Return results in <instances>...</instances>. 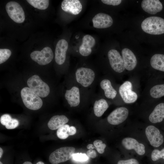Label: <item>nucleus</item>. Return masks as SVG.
I'll list each match as a JSON object with an SVG mask.
<instances>
[{
    "label": "nucleus",
    "mask_w": 164,
    "mask_h": 164,
    "mask_svg": "<svg viewBox=\"0 0 164 164\" xmlns=\"http://www.w3.org/2000/svg\"><path fill=\"white\" fill-rule=\"evenodd\" d=\"M6 11L10 18L17 23H22L25 19L23 10L19 4L15 1L8 2L5 6Z\"/></svg>",
    "instance_id": "obj_5"
},
{
    "label": "nucleus",
    "mask_w": 164,
    "mask_h": 164,
    "mask_svg": "<svg viewBox=\"0 0 164 164\" xmlns=\"http://www.w3.org/2000/svg\"><path fill=\"white\" fill-rule=\"evenodd\" d=\"M100 85L101 88L104 90V94L107 98L113 99L115 97L117 92L112 86L109 80H103L101 82Z\"/></svg>",
    "instance_id": "obj_22"
},
{
    "label": "nucleus",
    "mask_w": 164,
    "mask_h": 164,
    "mask_svg": "<svg viewBox=\"0 0 164 164\" xmlns=\"http://www.w3.org/2000/svg\"><path fill=\"white\" fill-rule=\"evenodd\" d=\"M76 129L73 126L70 127L68 132L69 135H73L76 133Z\"/></svg>",
    "instance_id": "obj_37"
},
{
    "label": "nucleus",
    "mask_w": 164,
    "mask_h": 164,
    "mask_svg": "<svg viewBox=\"0 0 164 164\" xmlns=\"http://www.w3.org/2000/svg\"><path fill=\"white\" fill-rule=\"evenodd\" d=\"M68 121V118L64 115H56L50 119L47 125L50 129L55 130L64 125Z\"/></svg>",
    "instance_id": "obj_21"
},
{
    "label": "nucleus",
    "mask_w": 164,
    "mask_h": 164,
    "mask_svg": "<svg viewBox=\"0 0 164 164\" xmlns=\"http://www.w3.org/2000/svg\"><path fill=\"white\" fill-rule=\"evenodd\" d=\"M11 52L10 50L6 49H0V64L5 62L10 57Z\"/></svg>",
    "instance_id": "obj_28"
},
{
    "label": "nucleus",
    "mask_w": 164,
    "mask_h": 164,
    "mask_svg": "<svg viewBox=\"0 0 164 164\" xmlns=\"http://www.w3.org/2000/svg\"><path fill=\"white\" fill-rule=\"evenodd\" d=\"M101 1L104 4L114 6L118 5L121 2V0H102Z\"/></svg>",
    "instance_id": "obj_34"
},
{
    "label": "nucleus",
    "mask_w": 164,
    "mask_h": 164,
    "mask_svg": "<svg viewBox=\"0 0 164 164\" xmlns=\"http://www.w3.org/2000/svg\"><path fill=\"white\" fill-rule=\"evenodd\" d=\"M22 164H32L30 162L26 161L24 162Z\"/></svg>",
    "instance_id": "obj_41"
},
{
    "label": "nucleus",
    "mask_w": 164,
    "mask_h": 164,
    "mask_svg": "<svg viewBox=\"0 0 164 164\" xmlns=\"http://www.w3.org/2000/svg\"><path fill=\"white\" fill-rule=\"evenodd\" d=\"M117 164H139V163L136 159L132 158L126 160H119Z\"/></svg>",
    "instance_id": "obj_33"
},
{
    "label": "nucleus",
    "mask_w": 164,
    "mask_h": 164,
    "mask_svg": "<svg viewBox=\"0 0 164 164\" xmlns=\"http://www.w3.org/2000/svg\"><path fill=\"white\" fill-rule=\"evenodd\" d=\"M26 1L34 8L40 10L46 9L49 4L48 0H27Z\"/></svg>",
    "instance_id": "obj_26"
},
{
    "label": "nucleus",
    "mask_w": 164,
    "mask_h": 164,
    "mask_svg": "<svg viewBox=\"0 0 164 164\" xmlns=\"http://www.w3.org/2000/svg\"><path fill=\"white\" fill-rule=\"evenodd\" d=\"M3 153V150L0 147V158H1V157Z\"/></svg>",
    "instance_id": "obj_40"
},
{
    "label": "nucleus",
    "mask_w": 164,
    "mask_h": 164,
    "mask_svg": "<svg viewBox=\"0 0 164 164\" xmlns=\"http://www.w3.org/2000/svg\"><path fill=\"white\" fill-rule=\"evenodd\" d=\"M93 26L96 28H106L110 27L113 23L111 17L108 14L100 13L93 18Z\"/></svg>",
    "instance_id": "obj_12"
},
{
    "label": "nucleus",
    "mask_w": 164,
    "mask_h": 164,
    "mask_svg": "<svg viewBox=\"0 0 164 164\" xmlns=\"http://www.w3.org/2000/svg\"><path fill=\"white\" fill-rule=\"evenodd\" d=\"M36 164H44V163L42 162L39 161L37 162Z\"/></svg>",
    "instance_id": "obj_42"
},
{
    "label": "nucleus",
    "mask_w": 164,
    "mask_h": 164,
    "mask_svg": "<svg viewBox=\"0 0 164 164\" xmlns=\"http://www.w3.org/2000/svg\"><path fill=\"white\" fill-rule=\"evenodd\" d=\"M19 125V121L16 119L12 118L5 126L7 129H13L16 128Z\"/></svg>",
    "instance_id": "obj_32"
},
{
    "label": "nucleus",
    "mask_w": 164,
    "mask_h": 164,
    "mask_svg": "<svg viewBox=\"0 0 164 164\" xmlns=\"http://www.w3.org/2000/svg\"><path fill=\"white\" fill-rule=\"evenodd\" d=\"M121 142L125 149L128 150L133 149L139 155H143L145 153L144 145L138 142L134 138L130 137L125 138L123 139Z\"/></svg>",
    "instance_id": "obj_13"
},
{
    "label": "nucleus",
    "mask_w": 164,
    "mask_h": 164,
    "mask_svg": "<svg viewBox=\"0 0 164 164\" xmlns=\"http://www.w3.org/2000/svg\"><path fill=\"white\" fill-rule=\"evenodd\" d=\"M150 64L153 68L164 72V55H154L151 58Z\"/></svg>",
    "instance_id": "obj_24"
},
{
    "label": "nucleus",
    "mask_w": 164,
    "mask_h": 164,
    "mask_svg": "<svg viewBox=\"0 0 164 164\" xmlns=\"http://www.w3.org/2000/svg\"><path fill=\"white\" fill-rule=\"evenodd\" d=\"M68 47V43L64 39H60L57 43L55 50V60L57 64L62 65L64 62Z\"/></svg>",
    "instance_id": "obj_14"
},
{
    "label": "nucleus",
    "mask_w": 164,
    "mask_h": 164,
    "mask_svg": "<svg viewBox=\"0 0 164 164\" xmlns=\"http://www.w3.org/2000/svg\"><path fill=\"white\" fill-rule=\"evenodd\" d=\"M106 146V145L105 143H103L100 147L96 149L99 153L102 154L104 152V149Z\"/></svg>",
    "instance_id": "obj_36"
},
{
    "label": "nucleus",
    "mask_w": 164,
    "mask_h": 164,
    "mask_svg": "<svg viewBox=\"0 0 164 164\" xmlns=\"http://www.w3.org/2000/svg\"><path fill=\"white\" fill-rule=\"evenodd\" d=\"M27 84L29 87L39 97H45L49 94V86L37 75H35L29 78Z\"/></svg>",
    "instance_id": "obj_3"
},
{
    "label": "nucleus",
    "mask_w": 164,
    "mask_h": 164,
    "mask_svg": "<svg viewBox=\"0 0 164 164\" xmlns=\"http://www.w3.org/2000/svg\"><path fill=\"white\" fill-rule=\"evenodd\" d=\"M141 28L145 32L152 35L164 33V19L157 16H151L144 20Z\"/></svg>",
    "instance_id": "obj_1"
},
{
    "label": "nucleus",
    "mask_w": 164,
    "mask_h": 164,
    "mask_svg": "<svg viewBox=\"0 0 164 164\" xmlns=\"http://www.w3.org/2000/svg\"><path fill=\"white\" fill-rule=\"evenodd\" d=\"M108 57L112 69L118 73H121L125 69L122 57L117 50L112 49L108 53Z\"/></svg>",
    "instance_id": "obj_10"
},
{
    "label": "nucleus",
    "mask_w": 164,
    "mask_h": 164,
    "mask_svg": "<svg viewBox=\"0 0 164 164\" xmlns=\"http://www.w3.org/2000/svg\"><path fill=\"white\" fill-rule=\"evenodd\" d=\"M87 155L89 157L94 159L96 157L97 153L95 150H89L87 152Z\"/></svg>",
    "instance_id": "obj_35"
},
{
    "label": "nucleus",
    "mask_w": 164,
    "mask_h": 164,
    "mask_svg": "<svg viewBox=\"0 0 164 164\" xmlns=\"http://www.w3.org/2000/svg\"><path fill=\"white\" fill-rule=\"evenodd\" d=\"M69 128V125L65 124L58 128L56 132L57 136L61 139L67 138L69 136L68 132Z\"/></svg>",
    "instance_id": "obj_27"
},
{
    "label": "nucleus",
    "mask_w": 164,
    "mask_h": 164,
    "mask_svg": "<svg viewBox=\"0 0 164 164\" xmlns=\"http://www.w3.org/2000/svg\"><path fill=\"white\" fill-rule=\"evenodd\" d=\"M121 53L125 68L129 71L133 70L137 64V59L134 53L126 48L122 50Z\"/></svg>",
    "instance_id": "obj_16"
},
{
    "label": "nucleus",
    "mask_w": 164,
    "mask_h": 164,
    "mask_svg": "<svg viewBox=\"0 0 164 164\" xmlns=\"http://www.w3.org/2000/svg\"><path fill=\"white\" fill-rule=\"evenodd\" d=\"M103 143L102 141L100 140H96L93 142L94 145L96 149L100 147Z\"/></svg>",
    "instance_id": "obj_38"
},
{
    "label": "nucleus",
    "mask_w": 164,
    "mask_h": 164,
    "mask_svg": "<svg viewBox=\"0 0 164 164\" xmlns=\"http://www.w3.org/2000/svg\"><path fill=\"white\" fill-rule=\"evenodd\" d=\"M61 7L64 12L77 15L82 10V5L78 0H64L61 3Z\"/></svg>",
    "instance_id": "obj_15"
},
{
    "label": "nucleus",
    "mask_w": 164,
    "mask_h": 164,
    "mask_svg": "<svg viewBox=\"0 0 164 164\" xmlns=\"http://www.w3.org/2000/svg\"><path fill=\"white\" fill-rule=\"evenodd\" d=\"M0 164H3L2 163V162L1 161H0Z\"/></svg>",
    "instance_id": "obj_43"
},
{
    "label": "nucleus",
    "mask_w": 164,
    "mask_h": 164,
    "mask_svg": "<svg viewBox=\"0 0 164 164\" xmlns=\"http://www.w3.org/2000/svg\"><path fill=\"white\" fill-rule=\"evenodd\" d=\"M31 58L39 64L44 65L49 63L52 60L53 54L49 47L44 48L40 51H35L30 55Z\"/></svg>",
    "instance_id": "obj_6"
},
{
    "label": "nucleus",
    "mask_w": 164,
    "mask_h": 164,
    "mask_svg": "<svg viewBox=\"0 0 164 164\" xmlns=\"http://www.w3.org/2000/svg\"><path fill=\"white\" fill-rule=\"evenodd\" d=\"M12 119V118L9 114H4L1 117L0 122L2 125L5 126Z\"/></svg>",
    "instance_id": "obj_31"
},
{
    "label": "nucleus",
    "mask_w": 164,
    "mask_h": 164,
    "mask_svg": "<svg viewBox=\"0 0 164 164\" xmlns=\"http://www.w3.org/2000/svg\"><path fill=\"white\" fill-rule=\"evenodd\" d=\"M147 138L151 145L157 147L163 143L164 138L159 130L153 125L147 126L145 130Z\"/></svg>",
    "instance_id": "obj_8"
},
{
    "label": "nucleus",
    "mask_w": 164,
    "mask_h": 164,
    "mask_svg": "<svg viewBox=\"0 0 164 164\" xmlns=\"http://www.w3.org/2000/svg\"><path fill=\"white\" fill-rule=\"evenodd\" d=\"M151 157L152 160L154 161L161 158L164 159V148L160 151L157 149L154 150L152 152Z\"/></svg>",
    "instance_id": "obj_29"
},
{
    "label": "nucleus",
    "mask_w": 164,
    "mask_h": 164,
    "mask_svg": "<svg viewBox=\"0 0 164 164\" xmlns=\"http://www.w3.org/2000/svg\"><path fill=\"white\" fill-rule=\"evenodd\" d=\"M128 110L126 108L121 107L115 109L108 116L107 120L110 124L117 125L124 122L128 115Z\"/></svg>",
    "instance_id": "obj_11"
},
{
    "label": "nucleus",
    "mask_w": 164,
    "mask_h": 164,
    "mask_svg": "<svg viewBox=\"0 0 164 164\" xmlns=\"http://www.w3.org/2000/svg\"><path fill=\"white\" fill-rule=\"evenodd\" d=\"M95 73L91 69L84 67L77 69L76 72L77 81L84 87L90 85L95 78Z\"/></svg>",
    "instance_id": "obj_7"
},
{
    "label": "nucleus",
    "mask_w": 164,
    "mask_h": 164,
    "mask_svg": "<svg viewBox=\"0 0 164 164\" xmlns=\"http://www.w3.org/2000/svg\"><path fill=\"white\" fill-rule=\"evenodd\" d=\"M108 104L106 100L103 99L96 101L94 105V110L95 115L97 117L102 115L108 108Z\"/></svg>",
    "instance_id": "obj_23"
},
{
    "label": "nucleus",
    "mask_w": 164,
    "mask_h": 164,
    "mask_svg": "<svg viewBox=\"0 0 164 164\" xmlns=\"http://www.w3.org/2000/svg\"><path fill=\"white\" fill-rule=\"evenodd\" d=\"M151 96L154 98H159L164 96V84L156 85L150 90Z\"/></svg>",
    "instance_id": "obj_25"
},
{
    "label": "nucleus",
    "mask_w": 164,
    "mask_h": 164,
    "mask_svg": "<svg viewBox=\"0 0 164 164\" xmlns=\"http://www.w3.org/2000/svg\"><path fill=\"white\" fill-rule=\"evenodd\" d=\"M95 44L94 38L89 35H85L82 38V43L79 47V52L84 56L90 55L92 52L91 48Z\"/></svg>",
    "instance_id": "obj_18"
},
{
    "label": "nucleus",
    "mask_w": 164,
    "mask_h": 164,
    "mask_svg": "<svg viewBox=\"0 0 164 164\" xmlns=\"http://www.w3.org/2000/svg\"><path fill=\"white\" fill-rule=\"evenodd\" d=\"M72 159L74 161L79 162H84L89 159V157L85 153H74L73 155Z\"/></svg>",
    "instance_id": "obj_30"
},
{
    "label": "nucleus",
    "mask_w": 164,
    "mask_h": 164,
    "mask_svg": "<svg viewBox=\"0 0 164 164\" xmlns=\"http://www.w3.org/2000/svg\"><path fill=\"white\" fill-rule=\"evenodd\" d=\"M141 6L145 12L151 14H155L161 11L162 5L158 0H144L142 1Z\"/></svg>",
    "instance_id": "obj_17"
},
{
    "label": "nucleus",
    "mask_w": 164,
    "mask_h": 164,
    "mask_svg": "<svg viewBox=\"0 0 164 164\" xmlns=\"http://www.w3.org/2000/svg\"><path fill=\"white\" fill-rule=\"evenodd\" d=\"M132 85L128 81L124 82L119 87V94L124 102L128 104L135 102L138 97L136 93L132 90Z\"/></svg>",
    "instance_id": "obj_9"
},
{
    "label": "nucleus",
    "mask_w": 164,
    "mask_h": 164,
    "mask_svg": "<svg viewBox=\"0 0 164 164\" xmlns=\"http://www.w3.org/2000/svg\"><path fill=\"white\" fill-rule=\"evenodd\" d=\"M87 149L89 150L93 149L95 148L94 145L92 144H89L87 146Z\"/></svg>",
    "instance_id": "obj_39"
},
{
    "label": "nucleus",
    "mask_w": 164,
    "mask_h": 164,
    "mask_svg": "<svg viewBox=\"0 0 164 164\" xmlns=\"http://www.w3.org/2000/svg\"><path fill=\"white\" fill-rule=\"evenodd\" d=\"M21 95L24 104L28 108L36 110L42 107V100L29 87H25L23 88L21 91Z\"/></svg>",
    "instance_id": "obj_2"
},
{
    "label": "nucleus",
    "mask_w": 164,
    "mask_h": 164,
    "mask_svg": "<svg viewBox=\"0 0 164 164\" xmlns=\"http://www.w3.org/2000/svg\"><path fill=\"white\" fill-rule=\"evenodd\" d=\"M164 118V103L158 104L149 115V121L153 123L160 122Z\"/></svg>",
    "instance_id": "obj_20"
},
{
    "label": "nucleus",
    "mask_w": 164,
    "mask_h": 164,
    "mask_svg": "<svg viewBox=\"0 0 164 164\" xmlns=\"http://www.w3.org/2000/svg\"><path fill=\"white\" fill-rule=\"evenodd\" d=\"M75 149L73 147H64L55 150L50 155L49 161L52 164H58L71 159Z\"/></svg>",
    "instance_id": "obj_4"
},
{
    "label": "nucleus",
    "mask_w": 164,
    "mask_h": 164,
    "mask_svg": "<svg viewBox=\"0 0 164 164\" xmlns=\"http://www.w3.org/2000/svg\"><path fill=\"white\" fill-rule=\"evenodd\" d=\"M65 97L71 107L77 106L80 103L79 89L74 86L70 89L67 90Z\"/></svg>",
    "instance_id": "obj_19"
}]
</instances>
